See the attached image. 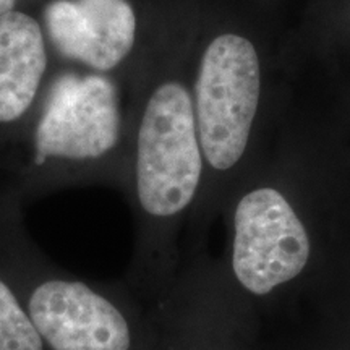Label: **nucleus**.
<instances>
[{"label":"nucleus","instance_id":"f257e3e1","mask_svg":"<svg viewBox=\"0 0 350 350\" xmlns=\"http://www.w3.org/2000/svg\"><path fill=\"white\" fill-rule=\"evenodd\" d=\"M193 99L182 83L152 91L138 130L137 190L143 209L167 217L193 200L203 170Z\"/></svg>","mask_w":350,"mask_h":350},{"label":"nucleus","instance_id":"f03ea898","mask_svg":"<svg viewBox=\"0 0 350 350\" xmlns=\"http://www.w3.org/2000/svg\"><path fill=\"white\" fill-rule=\"evenodd\" d=\"M260 60L253 44L222 34L201 57L195 85V120L201 151L217 170L243 156L260 100Z\"/></svg>","mask_w":350,"mask_h":350},{"label":"nucleus","instance_id":"7ed1b4c3","mask_svg":"<svg viewBox=\"0 0 350 350\" xmlns=\"http://www.w3.org/2000/svg\"><path fill=\"white\" fill-rule=\"evenodd\" d=\"M120 133L117 88L104 73H64L52 85L36 125V164L98 159Z\"/></svg>","mask_w":350,"mask_h":350},{"label":"nucleus","instance_id":"20e7f679","mask_svg":"<svg viewBox=\"0 0 350 350\" xmlns=\"http://www.w3.org/2000/svg\"><path fill=\"white\" fill-rule=\"evenodd\" d=\"M308 256L305 227L279 191L260 188L240 200L232 266L247 291L266 295L299 275Z\"/></svg>","mask_w":350,"mask_h":350},{"label":"nucleus","instance_id":"39448f33","mask_svg":"<svg viewBox=\"0 0 350 350\" xmlns=\"http://www.w3.org/2000/svg\"><path fill=\"white\" fill-rule=\"evenodd\" d=\"M44 25L59 54L96 73L119 67L137 41V15L129 0H52Z\"/></svg>","mask_w":350,"mask_h":350},{"label":"nucleus","instance_id":"423d86ee","mask_svg":"<svg viewBox=\"0 0 350 350\" xmlns=\"http://www.w3.org/2000/svg\"><path fill=\"white\" fill-rule=\"evenodd\" d=\"M28 310L54 350L130 349V329L122 313L81 282H44L33 292Z\"/></svg>","mask_w":350,"mask_h":350},{"label":"nucleus","instance_id":"0eeeda50","mask_svg":"<svg viewBox=\"0 0 350 350\" xmlns=\"http://www.w3.org/2000/svg\"><path fill=\"white\" fill-rule=\"evenodd\" d=\"M46 33L29 13L0 16V124H12L31 109L46 77Z\"/></svg>","mask_w":350,"mask_h":350},{"label":"nucleus","instance_id":"6e6552de","mask_svg":"<svg viewBox=\"0 0 350 350\" xmlns=\"http://www.w3.org/2000/svg\"><path fill=\"white\" fill-rule=\"evenodd\" d=\"M0 350H42V339L10 288L0 281Z\"/></svg>","mask_w":350,"mask_h":350},{"label":"nucleus","instance_id":"1a4fd4ad","mask_svg":"<svg viewBox=\"0 0 350 350\" xmlns=\"http://www.w3.org/2000/svg\"><path fill=\"white\" fill-rule=\"evenodd\" d=\"M18 0H0V16H3L5 13L15 10Z\"/></svg>","mask_w":350,"mask_h":350}]
</instances>
